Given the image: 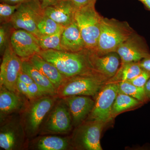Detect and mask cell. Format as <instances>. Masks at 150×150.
<instances>
[{
  "label": "cell",
  "mask_w": 150,
  "mask_h": 150,
  "mask_svg": "<svg viewBox=\"0 0 150 150\" xmlns=\"http://www.w3.org/2000/svg\"><path fill=\"white\" fill-rule=\"evenodd\" d=\"M18 79L23 82L24 83L27 85H29L30 84L34 82L32 78L27 74L24 72L23 71H22L19 75Z\"/></svg>",
  "instance_id": "33"
},
{
  "label": "cell",
  "mask_w": 150,
  "mask_h": 150,
  "mask_svg": "<svg viewBox=\"0 0 150 150\" xmlns=\"http://www.w3.org/2000/svg\"><path fill=\"white\" fill-rule=\"evenodd\" d=\"M22 71V60L14 52L9 43L3 54L0 68V85L19 93L17 88V81Z\"/></svg>",
  "instance_id": "11"
},
{
  "label": "cell",
  "mask_w": 150,
  "mask_h": 150,
  "mask_svg": "<svg viewBox=\"0 0 150 150\" xmlns=\"http://www.w3.org/2000/svg\"><path fill=\"white\" fill-rule=\"evenodd\" d=\"M142 103L128 95L118 92L112 105L111 112L112 118L121 112L139 106Z\"/></svg>",
  "instance_id": "23"
},
{
  "label": "cell",
  "mask_w": 150,
  "mask_h": 150,
  "mask_svg": "<svg viewBox=\"0 0 150 150\" xmlns=\"http://www.w3.org/2000/svg\"><path fill=\"white\" fill-rule=\"evenodd\" d=\"M29 148L38 150H66L71 148L70 139L55 136H42L31 141Z\"/></svg>",
  "instance_id": "19"
},
{
  "label": "cell",
  "mask_w": 150,
  "mask_h": 150,
  "mask_svg": "<svg viewBox=\"0 0 150 150\" xmlns=\"http://www.w3.org/2000/svg\"><path fill=\"white\" fill-rule=\"evenodd\" d=\"M10 43L14 52L22 60H28L42 51L37 37L24 30L12 31Z\"/></svg>",
  "instance_id": "12"
},
{
  "label": "cell",
  "mask_w": 150,
  "mask_h": 150,
  "mask_svg": "<svg viewBox=\"0 0 150 150\" xmlns=\"http://www.w3.org/2000/svg\"><path fill=\"white\" fill-rule=\"evenodd\" d=\"M143 71L139 62L121 64L115 76L109 79L107 83L129 81L140 74Z\"/></svg>",
  "instance_id": "22"
},
{
  "label": "cell",
  "mask_w": 150,
  "mask_h": 150,
  "mask_svg": "<svg viewBox=\"0 0 150 150\" xmlns=\"http://www.w3.org/2000/svg\"><path fill=\"white\" fill-rule=\"evenodd\" d=\"M40 129L41 134H66L72 127L71 115L63 98L56 101Z\"/></svg>",
  "instance_id": "9"
},
{
  "label": "cell",
  "mask_w": 150,
  "mask_h": 150,
  "mask_svg": "<svg viewBox=\"0 0 150 150\" xmlns=\"http://www.w3.org/2000/svg\"><path fill=\"white\" fill-rule=\"evenodd\" d=\"M95 2L76 9L74 20L79 28L86 48L93 51L97 45L100 33L101 16L95 8Z\"/></svg>",
  "instance_id": "4"
},
{
  "label": "cell",
  "mask_w": 150,
  "mask_h": 150,
  "mask_svg": "<svg viewBox=\"0 0 150 150\" xmlns=\"http://www.w3.org/2000/svg\"><path fill=\"white\" fill-rule=\"evenodd\" d=\"M58 98L57 96H44L31 100L27 105L21 116L27 139H31L40 132L45 118Z\"/></svg>",
  "instance_id": "3"
},
{
  "label": "cell",
  "mask_w": 150,
  "mask_h": 150,
  "mask_svg": "<svg viewBox=\"0 0 150 150\" xmlns=\"http://www.w3.org/2000/svg\"><path fill=\"white\" fill-rule=\"evenodd\" d=\"M69 109L73 126L83 123L93 109L95 101L89 96H73L63 98Z\"/></svg>",
  "instance_id": "15"
},
{
  "label": "cell",
  "mask_w": 150,
  "mask_h": 150,
  "mask_svg": "<svg viewBox=\"0 0 150 150\" xmlns=\"http://www.w3.org/2000/svg\"><path fill=\"white\" fill-rule=\"evenodd\" d=\"M64 29L55 34L50 35H40L38 38L41 50L63 51L61 47V42L62 33Z\"/></svg>",
  "instance_id": "25"
},
{
  "label": "cell",
  "mask_w": 150,
  "mask_h": 150,
  "mask_svg": "<svg viewBox=\"0 0 150 150\" xmlns=\"http://www.w3.org/2000/svg\"><path fill=\"white\" fill-rule=\"evenodd\" d=\"M119 92L118 83H107L96 95L94 105L87 120H97L105 123L112 119V105Z\"/></svg>",
  "instance_id": "10"
},
{
  "label": "cell",
  "mask_w": 150,
  "mask_h": 150,
  "mask_svg": "<svg viewBox=\"0 0 150 150\" xmlns=\"http://www.w3.org/2000/svg\"><path fill=\"white\" fill-rule=\"evenodd\" d=\"M115 52L121 60V64L138 62L150 55L146 42L142 36L134 32Z\"/></svg>",
  "instance_id": "13"
},
{
  "label": "cell",
  "mask_w": 150,
  "mask_h": 150,
  "mask_svg": "<svg viewBox=\"0 0 150 150\" xmlns=\"http://www.w3.org/2000/svg\"><path fill=\"white\" fill-rule=\"evenodd\" d=\"M9 34L8 28L5 24L1 25L0 27V49L3 54L10 43L11 35H9Z\"/></svg>",
  "instance_id": "28"
},
{
  "label": "cell",
  "mask_w": 150,
  "mask_h": 150,
  "mask_svg": "<svg viewBox=\"0 0 150 150\" xmlns=\"http://www.w3.org/2000/svg\"><path fill=\"white\" fill-rule=\"evenodd\" d=\"M103 79L95 72L65 79L57 90L60 98L73 96H96L103 84Z\"/></svg>",
  "instance_id": "5"
},
{
  "label": "cell",
  "mask_w": 150,
  "mask_h": 150,
  "mask_svg": "<svg viewBox=\"0 0 150 150\" xmlns=\"http://www.w3.org/2000/svg\"><path fill=\"white\" fill-rule=\"evenodd\" d=\"M38 54L55 66L65 79L95 72L90 62L87 49L79 52L42 50Z\"/></svg>",
  "instance_id": "1"
},
{
  "label": "cell",
  "mask_w": 150,
  "mask_h": 150,
  "mask_svg": "<svg viewBox=\"0 0 150 150\" xmlns=\"http://www.w3.org/2000/svg\"><path fill=\"white\" fill-rule=\"evenodd\" d=\"M143 69L150 72V54L139 62Z\"/></svg>",
  "instance_id": "35"
},
{
  "label": "cell",
  "mask_w": 150,
  "mask_h": 150,
  "mask_svg": "<svg viewBox=\"0 0 150 150\" xmlns=\"http://www.w3.org/2000/svg\"><path fill=\"white\" fill-rule=\"evenodd\" d=\"M106 123L97 120H87L76 127L70 139L73 148L78 149L102 150L100 136Z\"/></svg>",
  "instance_id": "6"
},
{
  "label": "cell",
  "mask_w": 150,
  "mask_h": 150,
  "mask_svg": "<svg viewBox=\"0 0 150 150\" xmlns=\"http://www.w3.org/2000/svg\"><path fill=\"white\" fill-rule=\"evenodd\" d=\"M23 71L29 75L46 95L57 96V89L43 73L28 60H22Z\"/></svg>",
  "instance_id": "21"
},
{
  "label": "cell",
  "mask_w": 150,
  "mask_h": 150,
  "mask_svg": "<svg viewBox=\"0 0 150 150\" xmlns=\"http://www.w3.org/2000/svg\"><path fill=\"white\" fill-rule=\"evenodd\" d=\"M62 26L43 13L38 23L37 28L41 35H50L55 34L64 29Z\"/></svg>",
  "instance_id": "26"
},
{
  "label": "cell",
  "mask_w": 150,
  "mask_h": 150,
  "mask_svg": "<svg viewBox=\"0 0 150 150\" xmlns=\"http://www.w3.org/2000/svg\"><path fill=\"white\" fill-rule=\"evenodd\" d=\"M142 3H143V4L150 11V0H139Z\"/></svg>",
  "instance_id": "38"
},
{
  "label": "cell",
  "mask_w": 150,
  "mask_h": 150,
  "mask_svg": "<svg viewBox=\"0 0 150 150\" xmlns=\"http://www.w3.org/2000/svg\"><path fill=\"white\" fill-rule=\"evenodd\" d=\"M150 78V72L143 69L142 72L132 79L127 81L138 87H144Z\"/></svg>",
  "instance_id": "29"
},
{
  "label": "cell",
  "mask_w": 150,
  "mask_h": 150,
  "mask_svg": "<svg viewBox=\"0 0 150 150\" xmlns=\"http://www.w3.org/2000/svg\"><path fill=\"white\" fill-rule=\"evenodd\" d=\"M145 92L148 100H150V78L144 86Z\"/></svg>",
  "instance_id": "37"
},
{
  "label": "cell",
  "mask_w": 150,
  "mask_h": 150,
  "mask_svg": "<svg viewBox=\"0 0 150 150\" xmlns=\"http://www.w3.org/2000/svg\"><path fill=\"white\" fill-rule=\"evenodd\" d=\"M30 0H0L1 3H6L11 5L21 4Z\"/></svg>",
  "instance_id": "36"
},
{
  "label": "cell",
  "mask_w": 150,
  "mask_h": 150,
  "mask_svg": "<svg viewBox=\"0 0 150 150\" xmlns=\"http://www.w3.org/2000/svg\"><path fill=\"white\" fill-rule=\"evenodd\" d=\"M76 10L69 0H63L44 9L43 13L65 27L74 21Z\"/></svg>",
  "instance_id": "17"
},
{
  "label": "cell",
  "mask_w": 150,
  "mask_h": 150,
  "mask_svg": "<svg viewBox=\"0 0 150 150\" xmlns=\"http://www.w3.org/2000/svg\"><path fill=\"white\" fill-rule=\"evenodd\" d=\"M28 86L30 95V101L44 96H47L40 87L35 82Z\"/></svg>",
  "instance_id": "30"
},
{
  "label": "cell",
  "mask_w": 150,
  "mask_h": 150,
  "mask_svg": "<svg viewBox=\"0 0 150 150\" xmlns=\"http://www.w3.org/2000/svg\"><path fill=\"white\" fill-rule=\"evenodd\" d=\"M20 93L11 91L0 86V115L1 121L9 116L23 111L28 103Z\"/></svg>",
  "instance_id": "16"
},
{
  "label": "cell",
  "mask_w": 150,
  "mask_h": 150,
  "mask_svg": "<svg viewBox=\"0 0 150 150\" xmlns=\"http://www.w3.org/2000/svg\"><path fill=\"white\" fill-rule=\"evenodd\" d=\"M76 9L81 8L93 3H96L97 0H69Z\"/></svg>",
  "instance_id": "32"
},
{
  "label": "cell",
  "mask_w": 150,
  "mask_h": 150,
  "mask_svg": "<svg viewBox=\"0 0 150 150\" xmlns=\"http://www.w3.org/2000/svg\"><path fill=\"white\" fill-rule=\"evenodd\" d=\"M88 56L93 70L104 80L114 76L121 66V59L116 52L100 54L88 50Z\"/></svg>",
  "instance_id": "14"
},
{
  "label": "cell",
  "mask_w": 150,
  "mask_h": 150,
  "mask_svg": "<svg viewBox=\"0 0 150 150\" xmlns=\"http://www.w3.org/2000/svg\"><path fill=\"white\" fill-rule=\"evenodd\" d=\"M119 92L128 95L142 103L146 102L148 100L144 87H138L128 81L118 83Z\"/></svg>",
  "instance_id": "24"
},
{
  "label": "cell",
  "mask_w": 150,
  "mask_h": 150,
  "mask_svg": "<svg viewBox=\"0 0 150 150\" xmlns=\"http://www.w3.org/2000/svg\"><path fill=\"white\" fill-rule=\"evenodd\" d=\"M20 4L11 5L6 3L0 4V21L2 24L8 23L11 18Z\"/></svg>",
  "instance_id": "27"
},
{
  "label": "cell",
  "mask_w": 150,
  "mask_h": 150,
  "mask_svg": "<svg viewBox=\"0 0 150 150\" xmlns=\"http://www.w3.org/2000/svg\"><path fill=\"white\" fill-rule=\"evenodd\" d=\"M43 14L40 3L30 0L20 5L8 24L14 29L24 30L38 38L41 35L38 30V23Z\"/></svg>",
  "instance_id": "7"
},
{
  "label": "cell",
  "mask_w": 150,
  "mask_h": 150,
  "mask_svg": "<svg viewBox=\"0 0 150 150\" xmlns=\"http://www.w3.org/2000/svg\"><path fill=\"white\" fill-rule=\"evenodd\" d=\"M40 3L41 8L44 9L47 7L55 4L63 0H36Z\"/></svg>",
  "instance_id": "34"
},
{
  "label": "cell",
  "mask_w": 150,
  "mask_h": 150,
  "mask_svg": "<svg viewBox=\"0 0 150 150\" xmlns=\"http://www.w3.org/2000/svg\"><path fill=\"white\" fill-rule=\"evenodd\" d=\"M62 50L71 52H79L87 49L79 28L75 20L65 27L61 38Z\"/></svg>",
  "instance_id": "18"
},
{
  "label": "cell",
  "mask_w": 150,
  "mask_h": 150,
  "mask_svg": "<svg viewBox=\"0 0 150 150\" xmlns=\"http://www.w3.org/2000/svg\"><path fill=\"white\" fill-rule=\"evenodd\" d=\"M17 88L21 94L26 98V99L30 101V95L27 84L19 80L17 81Z\"/></svg>",
  "instance_id": "31"
},
{
  "label": "cell",
  "mask_w": 150,
  "mask_h": 150,
  "mask_svg": "<svg viewBox=\"0 0 150 150\" xmlns=\"http://www.w3.org/2000/svg\"><path fill=\"white\" fill-rule=\"evenodd\" d=\"M1 122L0 147L5 150L22 149L27 137L21 118L10 115Z\"/></svg>",
  "instance_id": "8"
},
{
  "label": "cell",
  "mask_w": 150,
  "mask_h": 150,
  "mask_svg": "<svg viewBox=\"0 0 150 150\" xmlns=\"http://www.w3.org/2000/svg\"><path fill=\"white\" fill-rule=\"evenodd\" d=\"M28 60L49 79L58 90L65 78L55 66L43 59L39 54H35Z\"/></svg>",
  "instance_id": "20"
},
{
  "label": "cell",
  "mask_w": 150,
  "mask_h": 150,
  "mask_svg": "<svg viewBox=\"0 0 150 150\" xmlns=\"http://www.w3.org/2000/svg\"><path fill=\"white\" fill-rule=\"evenodd\" d=\"M135 31L126 21L103 17L97 45L93 51L100 54L115 52Z\"/></svg>",
  "instance_id": "2"
}]
</instances>
